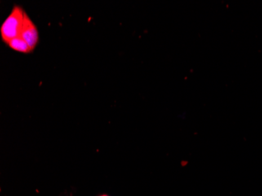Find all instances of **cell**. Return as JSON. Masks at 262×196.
I'll list each match as a JSON object with an SVG mask.
<instances>
[{
    "mask_svg": "<svg viewBox=\"0 0 262 196\" xmlns=\"http://www.w3.org/2000/svg\"><path fill=\"white\" fill-rule=\"evenodd\" d=\"M20 36L28 43V46L33 51L39 42V32L36 24L32 21L28 14H25L22 31Z\"/></svg>",
    "mask_w": 262,
    "mask_h": 196,
    "instance_id": "2",
    "label": "cell"
},
{
    "mask_svg": "<svg viewBox=\"0 0 262 196\" xmlns=\"http://www.w3.org/2000/svg\"><path fill=\"white\" fill-rule=\"evenodd\" d=\"M7 45L10 46V48L16 50L18 52L24 53V54H29L32 52L28 43L24 40V39L21 36H18L17 38L14 39L10 41Z\"/></svg>",
    "mask_w": 262,
    "mask_h": 196,
    "instance_id": "3",
    "label": "cell"
},
{
    "mask_svg": "<svg viewBox=\"0 0 262 196\" xmlns=\"http://www.w3.org/2000/svg\"><path fill=\"white\" fill-rule=\"evenodd\" d=\"M105 196V195H104V196Z\"/></svg>",
    "mask_w": 262,
    "mask_h": 196,
    "instance_id": "4",
    "label": "cell"
},
{
    "mask_svg": "<svg viewBox=\"0 0 262 196\" xmlns=\"http://www.w3.org/2000/svg\"><path fill=\"white\" fill-rule=\"evenodd\" d=\"M25 14L26 12L21 6L15 5L4 22L2 23L0 32L2 41L6 44L14 39L20 36Z\"/></svg>",
    "mask_w": 262,
    "mask_h": 196,
    "instance_id": "1",
    "label": "cell"
}]
</instances>
